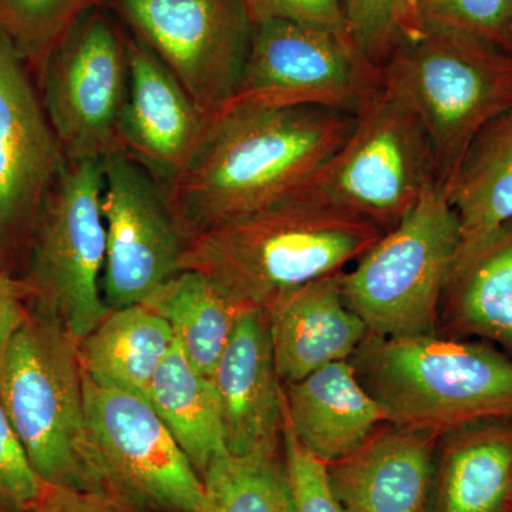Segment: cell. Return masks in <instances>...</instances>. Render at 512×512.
I'll list each match as a JSON object with an SVG mask.
<instances>
[{
  "mask_svg": "<svg viewBox=\"0 0 512 512\" xmlns=\"http://www.w3.org/2000/svg\"><path fill=\"white\" fill-rule=\"evenodd\" d=\"M356 116L319 107H231L165 185L188 237L291 197L345 143Z\"/></svg>",
  "mask_w": 512,
  "mask_h": 512,
  "instance_id": "6da1fadb",
  "label": "cell"
},
{
  "mask_svg": "<svg viewBox=\"0 0 512 512\" xmlns=\"http://www.w3.org/2000/svg\"><path fill=\"white\" fill-rule=\"evenodd\" d=\"M384 232L372 222L292 194L192 235L181 264L242 309L268 311L301 286L338 274Z\"/></svg>",
  "mask_w": 512,
  "mask_h": 512,
  "instance_id": "7a4b0ae2",
  "label": "cell"
},
{
  "mask_svg": "<svg viewBox=\"0 0 512 512\" xmlns=\"http://www.w3.org/2000/svg\"><path fill=\"white\" fill-rule=\"evenodd\" d=\"M389 423L443 436L477 421L512 419V360L439 335H369L350 359Z\"/></svg>",
  "mask_w": 512,
  "mask_h": 512,
  "instance_id": "3957f363",
  "label": "cell"
},
{
  "mask_svg": "<svg viewBox=\"0 0 512 512\" xmlns=\"http://www.w3.org/2000/svg\"><path fill=\"white\" fill-rule=\"evenodd\" d=\"M382 79L419 117L446 190L477 134L512 107V53L444 26L402 30Z\"/></svg>",
  "mask_w": 512,
  "mask_h": 512,
  "instance_id": "277c9868",
  "label": "cell"
},
{
  "mask_svg": "<svg viewBox=\"0 0 512 512\" xmlns=\"http://www.w3.org/2000/svg\"><path fill=\"white\" fill-rule=\"evenodd\" d=\"M0 403L47 487L100 493L79 343L55 319L28 313L10 338L0 355Z\"/></svg>",
  "mask_w": 512,
  "mask_h": 512,
  "instance_id": "5b68a950",
  "label": "cell"
},
{
  "mask_svg": "<svg viewBox=\"0 0 512 512\" xmlns=\"http://www.w3.org/2000/svg\"><path fill=\"white\" fill-rule=\"evenodd\" d=\"M458 248L456 211L446 188L436 185L357 259L352 271H343V301L369 335H436Z\"/></svg>",
  "mask_w": 512,
  "mask_h": 512,
  "instance_id": "8992f818",
  "label": "cell"
},
{
  "mask_svg": "<svg viewBox=\"0 0 512 512\" xmlns=\"http://www.w3.org/2000/svg\"><path fill=\"white\" fill-rule=\"evenodd\" d=\"M441 185L423 124L384 83L356 114L345 143L293 194L375 224L396 227L430 188Z\"/></svg>",
  "mask_w": 512,
  "mask_h": 512,
  "instance_id": "52a82bcc",
  "label": "cell"
},
{
  "mask_svg": "<svg viewBox=\"0 0 512 512\" xmlns=\"http://www.w3.org/2000/svg\"><path fill=\"white\" fill-rule=\"evenodd\" d=\"M103 187V160H66L32 234L26 291L36 311L59 322L77 343L110 312L101 295Z\"/></svg>",
  "mask_w": 512,
  "mask_h": 512,
  "instance_id": "ba28073f",
  "label": "cell"
},
{
  "mask_svg": "<svg viewBox=\"0 0 512 512\" xmlns=\"http://www.w3.org/2000/svg\"><path fill=\"white\" fill-rule=\"evenodd\" d=\"M92 3L40 67V101L67 161L103 160L121 151L128 84L127 35Z\"/></svg>",
  "mask_w": 512,
  "mask_h": 512,
  "instance_id": "9c48e42d",
  "label": "cell"
},
{
  "mask_svg": "<svg viewBox=\"0 0 512 512\" xmlns=\"http://www.w3.org/2000/svg\"><path fill=\"white\" fill-rule=\"evenodd\" d=\"M83 384L100 493L141 512H205L202 478L151 404L84 373Z\"/></svg>",
  "mask_w": 512,
  "mask_h": 512,
  "instance_id": "30bf717a",
  "label": "cell"
},
{
  "mask_svg": "<svg viewBox=\"0 0 512 512\" xmlns=\"http://www.w3.org/2000/svg\"><path fill=\"white\" fill-rule=\"evenodd\" d=\"M380 87L382 69L349 37L318 26L262 20L254 25L247 64L228 109L319 107L356 116Z\"/></svg>",
  "mask_w": 512,
  "mask_h": 512,
  "instance_id": "8fae6325",
  "label": "cell"
},
{
  "mask_svg": "<svg viewBox=\"0 0 512 512\" xmlns=\"http://www.w3.org/2000/svg\"><path fill=\"white\" fill-rule=\"evenodd\" d=\"M174 74L205 116L228 109L254 20L245 0H100Z\"/></svg>",
  "mask_w": 512,
  "mask_h": 512,
  "instance_id": "7c38bea8",
  "label": "cell"
},
{
  "mask_svg": "<svg viewBox=\"0 0 512 512\" xmlns=\"http://www.w3.org/2000/svg\"><path fill=\"white\" fill-rule=\"evenodd\" d=\"M106 259L101 295L109 311L143 305L180 274L187 232L164 184L124 151L103 158Z\"/></svg>",
  "mask_w": 512,
  "mask_h": 512,
  "instance_id": "4fadbf2b",
  "label": "cell"
},
{
  "mask_svg": "<svg viewBox=\"0 0 512 512\" xmlns=\"http://www.w3.org/2000/svg\"><path fill=\"white\" fill-rule=\"evenodd\" d=\"M64 163L28 63L0 30V249L33 234Z\"/></svg>",
  "mask_w": 512,
  "mask_h": 512,
  "instance_id": "5bb4252c",
  "label": "cell"
},
{
  "mask_svg": "<svg viewBox=\"0 0 512 512\" xmlns=\"http://www.w3.org/2000/svg\"><path fill=\"white\" fill-rule=\"evenodd\" d=\"M128 84L121 151L170 184L197 154L212 120L153 52L127 35Z\"/></svg>",
  "mask_w": 512,
  "mask_h": 512,
  "instance_id": "9a60e30c",
  "label": "cell"
},
{
  "mask_svg": "<svg viewBox=\"0 0 512 512\" xmlns=\"http://www.w3.org/2000/svg\"><path fill=\"white\" fill-rule=\"evenodd\" d=\"M211 379L228 453L239 456L281 446L284 387L276 370L266 311L241 312Z\"/></svg>",
  "mask_w": 512,
  "mask_h": 512,
  "instance_id": "2e32d148",
  "label": "cell"
},
{
  "mask_svg": "<svg viewBox=\"0 0 512 512\" xmlns=\"http://www.w3.org/2000/svg\"><path fill=\"white\" fill-rule=\"evenodd\" d=\"M439 437L383 423L348 456L326 464L343 512H424Z\"/></svg>",
  "mask_w": 512,
  "mask_h": 512,
  "instance_id": "e0dca14e",
  "label": "cell"
},
{
  "mask_svg": "<svg viewBox=\"0 0 512 512\" xmlns=\"http://www.w3.org/2000/svg\"><path fill=\"white\" fill-rule=\"evenodd\" d=\"M342 272L286 293L266 311L276 370L298 382L320 367L350 360L369 329L343 301Z\"/></svg>",
  "mask_w": 512,
  "mask_h": 512,
  "instance_id": "ac0fdd59",
  "label": "cell"
},
{
  "mask_svg": "<svg viewBox=\"0 0 512 512\" xmlns=\"http://www.w3.org/2000/svg\"><path fill=\"white\" fill-rule=\"evenodd\" d=\"M424 512H512V419L439 437Z\"/></svg>",
  "mask_w": 512,
  "mask_h": 512,
  "instance_id": "d6986e66",
  "label": "cell"
},
{
  "mask_svg": "<svg viewBox=\"0 0 512 512\" xmlns=\"http://www.w3.org/2000/svg\"><path fill=\"white\" fill-rule=\"evenodd\" d=\"M284 413L298 440L325 464L348 456L380 424L389 423L350 360L286 384Z\"/></svg>",
  "mask_w": 512,
  "mask_h": 512,
  "instance_id": "ffe728a7",
  "label": "cell"
},
{
  "mask_svg": "<svg viewBox=\"0 0 512 512\" xmlns=\"http://www.w3.org/2000/svg\"><path fill=\"white\" fill-rule=\"evenodd\" d=\"M440 320L448 335L493 340L512 353V222L458 252Z\"/></svg>",
  "mask_w": 512,
  "mask_h": 512,
  "instance_id": "44dd1931",
  "label": "cell"
},
{
  "mask_svg": "<svg viewBox=\"0 0 512 512\" xmlns=\"http://www.w3.org/2000/svg\"><path fill=\"white\" fill-rule=\"evenodd\" d=\"M170 325L144 305L110 311L79 343L83 373L99 386L147 400L151 383L168 350Z\"/></svg>",
  "mask_w": 512,
  "mask_h": 512,
  "instance_id": "7402d4cb",
  "label": "cell"
},
{
  "mask_svg": "<svg viewBox=\"0 0 512 512\" xmlns=\"http://www.w3.org/2000/svg\"><path fill=\"white\" fill-rule=\"evenodd\" d=\"M447 194L460 225L458 252L512 222V107L474 138Z\"/></svg>",
  "mask_w": 512,
  "mask_h": 512,
  "instance_id": "603a6c76",
  "label": "cell"
},
{
  "mask_svg": "<svg viewBox=\"0 0 512 512\" xmlns=\"http://www.w3.org/2000/svg\"><path fill=\"white\" fill-rule=\"evenodd\" d=\"M151 404L202 478L215 458L227 453L217 390L175 343L158 366Z\"/></svg>",
  "mask_w": 512,
  "mask_h": 512,
  "instance_id": "cb8c5ba5",
  "label": "cell"
},
{
  "mask_svg": "<svg viewBox=\"0 0 512 512\" xmlns=\"http://www.w3.org/2000/svg\"><path fill=\"white\" fill-rule=\"evenodd\" d=\"M143 305L170 325L175 343L208 377L245 311L207 276L191 269L175 275Z\"/></svg>",
  "mask_w": 512,
  "mask_h": 512,
  "instance_id": "d4e9b609",
  "label": "cell"
},
{
  "mask_svg": "<svg viewBox=\"0 0 512 512\" xmlns=\"http://www.w3.org/2000/svg\"><path fill=\"white\" fill-rule=\"evenodd\" d=\"M205 512H296L284 447L224 453L202 476Z\"/></svg>",
  "mask_w": 512,
  "mask_h": 512,
  "instance_id": "484cf974",
  "label": "cell"
},
{
  "mask_svg": "<svg viewBox=\"0 0 512 512\" xmlns=\"http://www.w3.org/2000/svg\"><path fill=\"white\" fill-rule=\"evenodd\" d=\"M96 0H0V30L29 69L39 72L50 50Z\"/></svg>",
  "mask_w": 512,
  "mask_h": 512,
  "instance_id": "4316f807",
  "label": "cell"
},
{
  "mask_svg": "<svg viewBox=\"0 0 512 512\" xmlns=\"http://www.w3.org/2000/svg\"><path fill=\"white\" fill-rule=\"evenodd\" d=\"M417 23L460 30L512 53V0H424Z\"/></svg>",
  "mask_w": 512,
  "mask_h": 512,
  "instance_id": "83f0119b",
  "label": "cell"
},
{
  "mask_svg": "<svg viewBox=\"0 0 512 512\" xmlns=\"http://www.w3.org/2000/svg\"><path fill=\"white\" fill-rule=\"evenodd\" d=\"M46 490L0 403V512H33Z\"/></svg>",
  "mask_w": 512,
  "mask_h": 512,
  "instance_id": "f1b7e54d",
  "label": "cell"
},
{
  "mask_svg": "<svg viewBox=\"0 0 512 512\" xmlns=\"http://www.w3.org/2000/svg\"><path fill=\"white\" fill-rule=\"evenodd\" d=\"M350 39L356 49L382 69L392 53L399 28V0H342Z\"/></svg>",
  "mask_w": 512,
  "mask_h": 512,
  "instance_id": "f546056e",
  "label": "cell"
},
{
  "mask_svg": "<svg viewBox=\"0 0 512 512\" xmlns=\"http://www.w3.org/2000/svg\"><path fill=\"white\" fill-rule=\"evenodd\" d=\"M282 447L296 512H343L330 490L326 464L298 440L285 419V413Z\"/></svg>",
  "mask_w": 512,
  "mask_h": 512,
  "instance_id": "4dcf8cb0",
  "label": "cell"
},
{
  "mask_svg": "<svg viewBox=\"0 0 512 512\" xmlns=\"http://www.w3.org/2000/svg\"><path fill=\"white\" fill-rule=\"evenodd\" d=\"M245 3L254 23L286 20L329 29L350 39L342 0H245Z\"/></svg>",
  "mask_w": 512,
  "mask_h": 512,
  "instance_id": "1f68e13d",
  "label": "cell"
},
{
  "mask_svg": "<svg viewBox=\"0 0 512 512\" xmlns=\"http://www.w3.org/2000/svg\"><path fill=\"white\" fill-rule=\"evenodd\" d=\"M33 512H141L111 495L47 487Z\"/></svg>",
  "mask_w": 512,
  "mask_h": 512,
  "instance_id": "d6a6232c",
  "label": "cell"
},
{
  "mask_svg": "<svg viewBox=\"0 0 512 512\" xmlns=\"http://www.w3.org/2000/svg\"><path fill=\"white\" fill-rule=\"evenodd\" d=\"M22 292L19 285L6 275L0 265V355L8 345L10 338L28 318V311L23 308Z\"/></svg>",
  "mask_w": 512,
  "mask_h": 512,
  "instance_id": "836d02e7",
  "label": "cell"
},
{
  "mask_svg": "<svg viewBox=\"0 0 512 512\" xmlns=\"http://www.w3.org/2000/svg\"><path fill=\"white\" fill-rule=\"evenodd\" d=\"M423 2L424 0H399V9H397V28H399V33L413 25L417 12H419Z\"/></svg>",
  "mask_w": 512,
  "mask_h": 512,
  "instance_id": "e575fe53",
  "label": "cell"
}]
</instances>
